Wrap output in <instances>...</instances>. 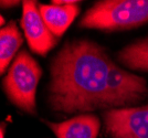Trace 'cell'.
Segmentation results:
<instances>
[{"mask_svg": "<svg viewBox=\"0 0 148 138\" xmlns=\"http://www.w3.org/2000/svg\"><path fill=\"white\" fill-rule=\"evenodd\" d=\"M113 61L99 43L82 39L68 41L50 65L48 103L62 114L110 109L108 73Z\"/></svg>", "mask_w": 148, "mask_h": 138, "instance_id": "6da1fadb", "label": "cell"}, {"mask_svg": "<svg viewBox=\"0 0 148 138\" xmlns=\"http://www.w3.org/2000/svg\"><path fill=\"white\" fill-rule=\"evenodd\" d=\"M147 22L148 0H103L83 14L79 25L101 31H122Z\"/></svg>", "mask_w": 148, "mask_h": 138, "instance_id": "7a4b0ae2", "label": "cell"}, {"mask_svg": "<svg viewBox=\"0 0 148 138\" xmlns=\"http://www.w3.org/2000/svg\"><path fill=\"white\" fill-rule=\"evenodd\" d=\"M42 73L37 60L28 51H20L2 81L8 100L25 113L36 114L37 87Z\"/></svg>", "mask_w": 148, "mask_h": 138, "instance_id": "3957f363", "label": "cell"}, {"mask_svg": "<svg viewBox=\"0 0 148 138\" xmlns=\"http://www.w3.org/2000/svg\"><path fill=\"white\" fill-rule=\"evenodd\" d=\"M108 105L110 109L135 105L148 96L147 81L112 63L108 73Z\"/></svg>", "mask_w": 148, "mask_h": 138, "instance_id": "277c9868", "label": "cell"}, {"mask_svg": "<svg viewBox=\"0 0 148 138\" xmlns=\"http://www.w3.org/2000/svg\"><path fill=\"white\" fill-rule=\"evenodd\" d=\"M103 118L112 138H148V105L108 109Z\"/></svg>", "mask_w": 148, "mask_h": 138, "instance_id": "5b68a950", "label": "cell"}, {"mask_svg": "<svg viewBox=\"0 0 148 138\" xmlns=\"http://www.w3.org/2000/svg\"><path fill=\"white\" fill-rule=\"evenodd\" d=\"M20 25L29 48L34 53L44 57L56 45L58 38L45 25L37 1L25 0L22 2Z\"/></svg>", "mask_w": 148, "mask_h": 138, "instance_id": "8992f818", "label": "cell"}, {"mask_svg": "<svg viewBox=\"0 0 148 138\" xmlns=\"http://www.w3.org/2000/svg\"><path fill=\"white\" fill-rule=\"evenodd\" d=\"M58 138H97L101 122L92 114H80L61 123L47 122Z\"/></svg>", "mask_w": 148, "mask_h": 138, "instance_id": "52a82bcc", "label": "cell"}, {"mask_svg": "<svg viewBox=\"0 0 148 138\" xmlns=\"http://www.w3.org/2000/svg\"><path fill=\"white\" fill-rule=\"evenodd\" d=\"M80 2L76 3H52L39 5V10L45 25L56 38H60L72 25L80 12Z\"/></svg>", "mask_w": 148, "mask_h": 138, "instance_id": "ba28073f", "label": "cell"}, {"mask_svg": "<svg viewBox=\"0 0 148 138\" xmlns=\"http://www.w3.org/2000/svg\"><path fill=\"white\" fill-rule=\"evenodd\" d=\"M23 42L18 25L14 21H10L0 30V72L5 74L10 68V63L13 61L16 53ZM17 57V55H16Z\"/></svg>", "mask_w": 148, "mask_h": 138, "instance_id": "9c48e42d", "label": "cell"}, {"mask_svg": "<svg viewBox=\"0 0 148 138\" xmlns=\"http://www.w3.org/2000/svg\"><path fill=\"white\" fill-rule=\"evenodd\" d=\"M117 59L130 69L148 73V38L126 45L117 53Z\"/></svg>", "mask_w": 148, "mask_h": 138, "instance_id": "30bf717a", "label": "cell"}, {"mask_svg": "<svg viewBox=\"0 0 148 138\" xmlns=\"http://www.w3.org/2000/svg\"><path fill=\"white\" fill-rule=\"evenodd\" d=\"M0 3H1V7H2V8H10V7L18 6L19 1H16V0H8V1H5V0H2Z\"/></svg>", "mask_w": 148, "mask_h": 138, "instance_id": "8fae6325", "label": "cell"}, {"mask_svg": "<svg viewBox=\"0 0 148 138\" xmlns=\"http://www.w3.org/2000/svg\"><path fill=\"white\" fill-rule=\"evenodd\" d=\"M5 124H1V127H0V138H5Z\"/></svg>", "mask_w": 148, "mask_h": 138, "instance_id": "7c38bea8", "label": "cell"}, {"mask_svg": "<svg viewBox=\"0 0 148 138\" xmlns=\"http://www.w3.org/2000/svg\"><path fill=\"white\" fill-rule=\"evenodd\" d=\"M5 25V18L3 17H1V25Z\"/></svg>", "mask_w": 148, "mask_h": 138, "instance_id": "4fadbf2b", "label": "cell"}]
</instances>
